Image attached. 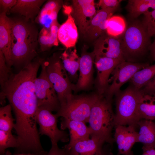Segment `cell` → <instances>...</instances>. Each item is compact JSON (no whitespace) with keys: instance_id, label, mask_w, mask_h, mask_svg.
<instances>
[{"instance_id":"1","label":"cell","mask_w":155,"mask_h":155,"mask_svg":"<svg viewBox=\"0 0 155 155\" xmlns=\"http://www.w3.org/2000/svg\"><path fill=\"white\" fill-rule=\"evenodd\" d=\"M10 20L12 66L21 70L37 55L39 33L32 22L24 18Z\"/></svg>"},{"instance_id":"2","label":"cell","mask_w":155,"mask_h":155,"mask_svg":"<svg viewBox=\"0 0 155 155\" xmlns=\"http://www.w3.org/2000/svg\"><path fill=\"white\" fill-rule=\"evenodd\" d=\"M112 99L99 94L91 109L88 122L91 138L104 141L112 145L115 142L112 131L115 127V114Z\"/></svg>"},{"instance_id":"3","label":"cell","mask_w":155,"mask_h":155,"mask_svg":"<svg viewBox=\"0 0 155 155\" xmlns=\"http://www.w3.org/2000/svg\"><path fill=\"white\" fill-rule=\"evenodd\" d=\"M119 37L123 57L127 61L134 62L144 54L150 45V37L146 29L138 22L131 24Z\"/></svg>"},{"instance_id":"4","label":"cell","mask_w":155,"mask_h":155,"mask_svg":"<svg viewBox=\"0 0 155 155\" xmlns=\"http://www.w3.org/2000/svg\"><path fill=\"white\" fill-rule=\"evenodd\" d=\"M143 92L131 85L116 95L115 126L134 125L138 122L137 112Z\"/></svg>"},{"instance_id":"5","label":"cell","mask_w":155,"mask_h":155,"mask_svg":"<svg viewBox=\"0 0 155 155\" xmlns=\"http://www.w3.org/2000/svg\"><path fill=\"white\" fill-rule=\"evenodd\" d=\"M99 95L98 93L73 95L55 114L58 117L88 123L91 108Z\"/></svg>"},{"instance_id":"6","label":"cell","mask_w":155,"mask_h":155,"mask_svg":"<svg viewBox=\"0 0 155 155\" xmlns=\"http://www.w3.org/2000/svg\"><path fill=\"white\" fill-rule=\"evenodd\" d=\"M48 76L58 97L60 106L73 95L75 85L71 83L62 62L57 59L44 61Z\"/></svg>"},{"instance_id":"7","label":"cell","mask_w":155,"mask_h":155,"mask_svg":"<svg viewBox=\"0 0 155 155\" xmlns=\"http://www.w3.org/2000/svg\"><path fill=\"white\" fill-rule=\"evenodd\" d=\"M40 73L34 82L35 90L38 107L51 112H57L60 104L57 94L49 78L44 61L41 65Z\"/></svg>"},{"instance_id":"8","label":"cell","mask_w":155,"mask_h":155,"mask_svg":"<svg viewBox=\"0 0 155 155\" xmlns=\"http://www.w3.org/2000/svg\"><path fill=\"white\" fill-rule=\"evenodd\" d=\"M58 117L52 112L43 107H38L36 119L39 126V133L46 135L50 138L52 144H57L59 142H66L69 140V134L57 125Z\"/></svg>"},{"instance_id":"9","label":"cell","mask_w":155,"mask_h":155,"mask_svg":"<svg viewBox=\"0 0 155 155\" xmlns=\"http://www.w3.org/2000/svg\"><path fill=\"white\" fill-rule=\"evenodd\" d=\"M149 65L147 63H138L125 60L120 62L115 67L109 79L111 84L109 86L104 95L112 99L113 95L120 90L124 84L129 81L137 71Z\"/></svg>"},{"instance_id":"10","label":"cell","mask_w":155,"mask_h":155,"mask_svg":"<svg viewBox=\"0 0 155 155\" xmlns=\"http://www.w3.org/2000/svg\"><path fill=\"white\" fill-rule=\"evenodd\" d=\"M96 11L93 0L72 1L71 14L80 32L84 34Z\"/></svg>"},{"instance_id":"11","label":"cell","mask_w":155,"mask_h":155,"mask_svg":"<svg viewBox=\"0 0 155 155\" xmlns=\"http://www.w3.org/2000/svg\"><path fill=\"white\" fill-rule=\"evenodd\" d=\"M122 61L95 55L94 62L97 71L96 86L98 94L102 95L105 93L109 86L110 75L117 65Z\"/></svg>"},{"instance_id":"12","label":"cell","mask_w":155,"mask_h":155,"mask_svg":"<svg viewBox=\"0 0 155 155\" xmlns=\"http://www.w3.org/2000/svg\"><path fill=\"white\" fill-rule=\"evenodd\" d=\"M95 55L125 61L119 37L104 34L97 40L93 52Z\"/></svg>"},{"instance_id":"13","label":"cell","mask_w":155,"mask_h":155,"mask_svg":"<svg viewBox=\"0 0 155 155\" xmlns=\"http://www.w3.org/2000/svg\"><path fill=\"white\" fill-rule=\"evenodd\" d=\"M134 125H117L115 127L114 139L118 146L117 155H134L131 149L137 142L138 132Z\"/></svg>"},{"instance_id":"14","label":"cell","mask_w":155,"mask_h":155,"mask_svg":"<svg viewBox=\"0 0 155 155\" xmlns=\"http://www.w3.org/2000/svg\"><path fill=\"white\" fill-rule=\"evenodd\" d=\"M64 8L68 18L59 28L58 38L66 49H68L75 46L77 40L78 33L76 25L71 14V7L65 6Z\"/></svg>"},{"instance_id":"15","label":"cell","mask_w":155,"mask_h":155,"mask_svg":"<svg viewBox=\"0 0 155 155\" xmlns=\"http://www.w3.org/2000/svg\"><path fill=\"white\" fill-rule=\"evenodd\" d=\"M86 123L81 121L62 118L61 123L62 130L68 129L69 131V142L64 146L69 149L76 143L89 138L90 131Z\"/></svg>"},{"instance_id":"16","label":"cell","mask_w":155,"mask_h":155,"mask_svg":"<svg viewBox=\"0 0 155 155\" xmlns=\"http://www.w3.org/2000/svg\"><path fill=\"white\" fill-rule=\"evenodd\" d=\"M114 12L104 9L97 11L84 34L90 40L98 38L106 31L108 20Z\"/></svg>"},{"instance_id":"17","label":"cell","mask_w":155,"mask_h":155,"mask_svg":"<svg viewBox=\"0 0 155 155\" xmlns=\"http://www.w3.org/2000/svg\"><path fill=\"white\" fill-rule=\"evenodd\" d=\"M63 4L61 0L48 1L41 9L35 19V22L42 28L49 30L52 25L57 21V15Z\"/></svg>"},{"instance_id":"18","label":"cell","mask_w":155,"mask_h":155,"mask_svg":"<svg viewBox=\"0 0 155 155\" xmlns=\"http://www.w3.org/2000/svg\"><path fill=\"white\" fill-rule=\"evenodd\" d=\"M94 58L95 55L93 52L91 53H84L80 57L79 76L77 83L75 85V90H84L90 85Z\"/></svg>"},{"instance_id":"19","label":"cell","mask_w":155,"mask_h":155,"mask_svg":"<svg viewBox=\"0 0 155 155\" xmlns=\"http://www.w3.org/2000/svg\"><path fill=\"white\" fill-rule=\"evenodd\" d=\"M6 13L0 14V51L3 53L8 67L12 66L11 51V24L10 18Z\"/></svg>"},{"instance_id":"20","label":"cell","mask_w":155,"mask_h":155,"mask_svg":"<svg viewBox=\"0 0 155 155\" xmlns=\"http://www.w3.org/2000/svg\"><path fill=\"white\" fill-rule=\"evenodd\" d=\"M105 142L94 138L84 140L76 143L68 150L69 155H100Z\"/></svg>"},{"instance_id":"21","label":"cell","mask_w":155,"mask_h":155,"mask_svg":"<svg viewBox=\"0 0 155 155\" xmlns=\"http://www.w3.org/2000/svg\"><path fill=\"white\" fill-rule=\"evenodd\" d=\"M45 0H17L9 12L18 14L26 20L33 21L38 15Z\"/></svg>"},{"instance_id":"22","label":"cell","mask_w":155,"mask_h":155,"mask_svg":"<svg viewBox=\"0 0 155 155\" xmlns=\"http://www.w3.org/2000/svg\"><path fill=\"white\" fill-rule=\"evenodd\" d=\"M137 116L138 121L141 119H155V95L143 92L138 106Z\"/></svg>"},{"instance_id":"23","label":"cell","mask_w":155,"mask_h":155,"mask_svg":"<svg viewBox=\"0 0 155 155\" xmlns=\"http://www.w3.org/2000/svg\"><path fill=\"white\" fill-rule=\"evenodd\" d=\"M140 128L137 142H140L143 146L155 145V123L152 121L141 119L137 123Z\"/></svg>"},{"instance_id":"24","label":"cell","mask_w":155,"mask_h":155,"mask_svg":"<svg viewBox=\"0 0 155 155\" xmlns=\"http://www.w3.org/2000/svg\"><path fill=\"white\" fill-rule=\"evenodd\" d=\"M60 26L57 21L52 25L49 30L44 28L41 30L38 37L41 51H45L53 46L58 45V32Z\"/></svg>"},{"instance_id":"25","label":"cell","mask_w":155,"mask_h":155,"mask_svg":"<svg viewBox=\"0 0 155 155\" xmlns=\"http://www.w3.org/2000/svg\"><path fill=\"white\" fill-rule=\"evenodd\" d=\"M60 58L67 72L72 76L75 75L79 70L80 59L77 53L76 50H72L71 48L67 49Z\"/></svg>"},{"instance_id":"26","label":"cell","mask_w":155,"mask_h":155,"mask_svg":"<svg viewBox=\"0 0 155 155\" xmlns=\"http://www.w3.org/2000/svg\"><path fill=\"white\" fill-rule=\"evenodd\" d=\"M150 8L155 9V0H129L127 6L129 15L133 18L144 14Z\"/></svg>"},{"instance_id":"27","label":"cell","mask_w":155,"mask_h":155,"mask_svg":"<svg viewBox=\"0 0 155 155\" xmlns=\"http://www.w3.org/2000/svg\"><path fill=\"white\" fill-rule=\"evenodd\" d=\"M155 76V64L148 65L137 72L129 80L131 85L141 89Z\"/></svg>"},{"instance_id":"28","label":"cell","mask_w":155,"mask_h":155,"mask_svg":"<svg viewBox=\"0 0 155 155\" xmlns=\"http://www.w3.org/2000/svg\"><path fill=\"white\" fill-rule=\"evenodd\" d=\"M126 24L123 18L119 16H113L109 19L106 32L111 36L118 37L125 32Z\"/></svg>"},{"instance_id":"29","label":"cell","mask_w":155,"mask_h":155,"mask_svg":"<svg viewBox=\"0 0 155 155\" xmlns=\"http://www.w3.org/2000/svg\"><path fill=\"white\" fill-rule=\"evenodd\" d=\"M12 108L10 104L0 108V130L11 131L14 128L15 123L11 113Z\"/></svg>"},{"instance_id":"30","label":"cell","mask_w":155,"mask_h":155,"mask_svg":"<svg viewBox=\"0 0 155 155\" xmlns=\"http://www.w3.org/2000/svg\"><path fill=\"white\" fill-rule=\"evenodd\" d=\"M19 144L17 136L12 134L11 131L0 130V155L3 154L9 148L16 149Z\"/></svg>"},{"instance_id":"31","label":"cell","mask_w":155,"mask_h":155,"mask_svg":"<svg viewBox=\"0 0 155 155\" xmlns=\"http://www.w3.org/2000/svg\"><path fill=\"white\" fill-rule=\"evenodd\" d=\"M142 24L146 29L148 36L150 37L155 35V9L148 11L144 14Z\"/></svg>"},{"instance_id":"32","label":"cell","mask_w":155,"mask_h":155,"mask_svg":"<svg viewBox=\"0 0 155 155\" xmlns=\"http://www.w3.org/2000/svg\"><path fill=\"white\" fill-rule=\"evenodd\" d=\"M11 73L10 68L7 64L3 53L0 51V84L1 90L3 89Z\"/></svg>"},{"instance_id":"33","label":"cell","mask_w":155,"mask_h":155,"mask_svg":"<svg viewBox=\"0 0 155 155\" xmlns=\"http://www.w3.org/2000/svg\"><path fill=\"white\" fill-rule=\"evenodd\" d=\"M121 0H100L98 6L101 9L108 10L114 12L119 5Z\"/></svg>"},{"instance_id":"34","label":"cell","mask_w":155,"mask_h":155,"mask_svg":"<svg viewBox=\"0 0 155 155\" xmlns=\"http://www.w3.org/2000/svg\"><path fill=\"white\" fill-rule=\"evenodd\" d=\"M43 155H69V152L64 147L61 148L57 144H52L51 149L49 152H46Z\"/></svg>"},{"instance_id":"35","label":"cell","mask_w":155,"mask_h":155,"mask_svg":"<svg viewBox=\"0 0 155 155\" xmlns=\"http://www.w3.org/2000/svg\"><path fill=\"white\" fill-rule=\"evenodd\" d=\"M17 0H0V13L6 14L14 6Z\"/></svg>"},{"instance_id":"36","label":"cell","mask_w":155,"mask_h":155,"mask_svg":"<svg viewBox=\"0 0 155 155\" xmlns=\"http://www.w3.org/2000/svg\"><path fill=\"white\" fill-rule=\"evenodd\" d=\"M141 89L144 93L155 95V76Z\"/></svg>"},{"instance_id":"37","label":"cell","mask_w":155,"mask_h":155,"mask_svg":"<svg viewBox=\"0 0 155 155\" xmlns=\"http://www.w3.org/2000/svg\"><path fill=\"white\" fill-rule=\"evenodd\" d=\"M148 49L150 50V54L153 59L155 61V40L149 46Z\"/></svg>"},{"instance_id":"38","label":"cell","mask_w":155,"mask_h":155,"mask_svg":"<svg viewBox=\"0 0 155 155\" xmlns=\"http://www.w3.org/2000/svg\"><path fill=\"white\" fill-rule=\"evenodd\" d=\"M100 155H113L109 148H103V150Z\"/></svg>"},{"instance_id":"39","label":"cell","mask_w":155,"mask_h":155,"mask_svg":"<svg viewBox=\"0 0 155 155\" xmlns=\"http://www.w3.org/2000/svg\"><path fill=\"white\" fill-rule=\"evenodd\" d=\"M44 151L41 153L38 154H34L31 153H14L13 154H12L11 155H43L45 152Z\"/></svg>"},{"instance_id":"40","label":"cell","mask_w":155,"mask_h":155,"mask_svg":"<svg viewBox=\"0 0 155 155\" xmlns=\"http://www.w3.org/2000/svg\"><path fill=\"white\" fill-rule=\"evenodd\" d=\"M12 154L9 151L7 150L3 154L0 155H11Z\"/></svg>"}]
</instances>
